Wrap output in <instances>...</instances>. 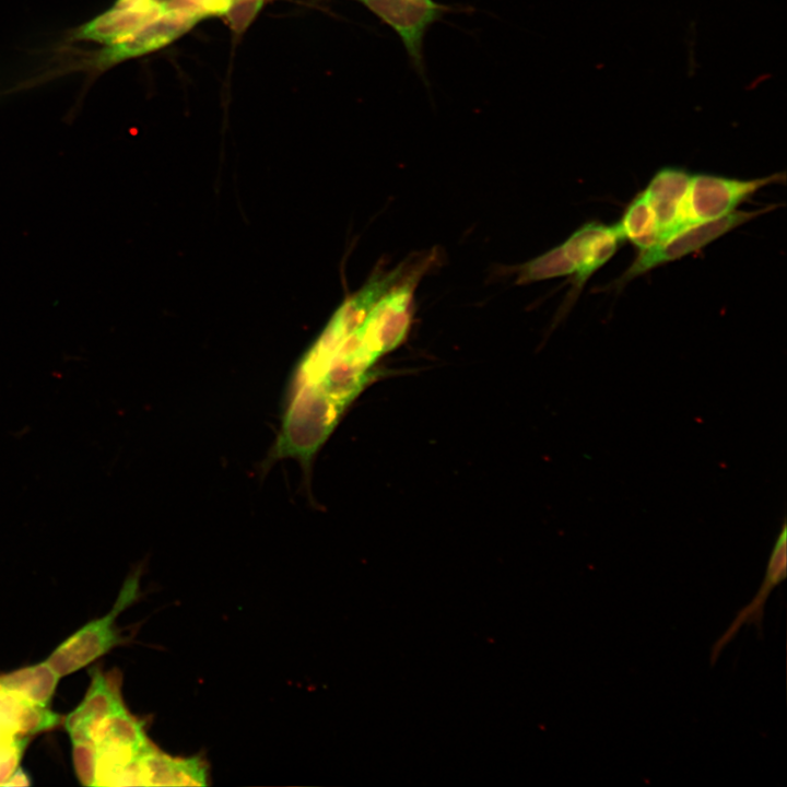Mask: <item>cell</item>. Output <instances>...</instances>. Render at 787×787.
<instances>
[{
  "label": "cell",
  "mask_w": 787,
  "mask_h": 787,
  "mask_svg": "<svg viewBox=\"0 0 787 787\" xmlns=\"http://www.w3.org/2000/svg\"><path fill=\"white\" fill-rule=\"evenodd\" d=\"M91 676L84 698L64 719L77 776L86 786L141 785V762L153 744L126 708L119 681L96 668Z\"/></svg>",
  "instance_id": "obj_1"
},
{
  "label": "cell",
  "mask_w": 787,
  "mask_h": 787,
  "mask_svg": "<svg viewBox=\"0 0 787 787\" xmlns=\"http://www.w3.org/2000/svg\"><path fill=\"white\" fill-rule=\"evenodd\" d=\"M60 723V716L0 676V785L20 767L30 738Z\"/></svg>",
  "instance_id": "obj_2"
},
{
  "label": "cell",
  "mask_w": 787,
  "mask_h": 787,
  "mask_svg": "<svg viewBox=\"0 0 787 787\" xmlns=\"http://www.w3.org/2000/svg\"><path fill=\"white\" fill-rule=\"evenodd\" d=\"M140 571H136L124 583L109 612L92 620L63 641L45 660L61 678L90 665L122 643L115 622L120 612L138 599Z\"/></svg>",
  "instance_id": "obj_3"
},
{
  "label": "cell",
  "mask_w": 787,
  "mask_h": 787,
  "mask_svg": "<svg viewBox=\"0 0 787 787\" xmlns=\"http://www.w3.org/2000/svg\"><path fill=\"white\" fill-rule=\"evenodd\" d=\"M773 174L754 179H737L698 174L691 176L682 204L677 233L688 226L719 219L749 199L761 188L784 179Z\"/></svg>",
  "instance_id": "obj_4"
},
{
  "label": "cell",
  "mask_w": 787,
  "mask_h": 787,
  "mask_svg": "<svg viewBox=\"0 0 787 787\" xmlns=\"http://www.w3.org/2000/svg\"><path fill=\"white\" fill-rule=\"evenodd\" d=\"M771 207L755 211H732L719 219L688 226L672 236L644 249L620 279L616 287L632 281L651 269L683 258L721 237L737 226L767 212Z\"/></svg>",
  "instance_id": "obj_5"
},
{
  "label": "cell",
  "mask_w": 787,
  "mask_h": 787,
  "mask_svg": "<svg viewBox=\"0 0 787 787\" xmlns=\"http://www.w3.org/2000/svg\"><path fill=\"white\" fill-rule=\"evenodd\" d=\"M361 2L396 32L412 67L425 80L424 36L450 8L434 0H362Z\"/></svg>",
  "instance_id": "obj_6"
},
{
  "label": "cell",
  "mask_w": 787,
  "mask_h": 787,
  "mask_svg": "<svg viewBox=\"0 0 787 787\" xmlns=\"http://www.w3.org/2000/svg\"><path fill=\"white\" fill-rule=\"evenodd\" d=\"M198 22L178 12L165 10L122 40L104 47L97 56L102 69L130 58L161 49L184 35Z\"/></svg>",
  "instance_id": "obj_7"
},
{
  "label": "cell",
  "mask_w": 787,
  "mask_h": 787,
  "mask_svg": "<svg viewBox=\"0 0 787 787\" xmlns=\"http://www.w3.org/2000/svg\"><path fill=\"white\" fill-rule=\"evenodd\" d=\"M622 240L616 224L589 222L563 243L575 267L569 299H576L588 279L614 255Z\"/></svg>",
  "instance_id": "obj_8"
},
{
  "label": "cell",
  "mask_w": 787,
  "mask_h": 787,
  "mask_svg": "<svg viewBox=\"0 0 787 787\" xmlns=\"http://www.w3.org/2000/svg\"><path fill=\"white\" fill-rule=\"evenodd\" d=\"M163 2L117 0L107 11L81 26L75 38L111 46L157 17L163 12Z\"/></svg>",
  "instance_id": "obj_9"
},
{
  "label": "cell",
  "mask_w": 787,
  "mask_h": 787,
  "mask_svg": "<svg viewBox=\"0 0 787 787\" xmlns=\"http://www.w3.org/2000/svg\"><path fill=\"white\" fill-rule=\"evenodd\" d=\"M787 575V524L784 519L780 531L775 540L764 578L753 599L735 616L728 629L715 642L710 651V665L717 661L724 650L743 625H754L759 631L763 629L764 607L775 587L780 585Z\"/></svg>",
  "instance_id": "obj_10"
},
{
  "label": "cell",
  "mask_w": 787,
  "mask_h": 787,
  "mask_svg": "<svg viewBox=\"0 0 787 787\" xmlns=\"http://www.w3.org/2000/svg\"><path fill=\"white\" fill-rule=\"evenodd\" d=\"M690 179L684 169L666 167L654 175L643 191L657 220L659 242L677 233Z\"/></svg>",
  "instance_id": "obj_11"
},
{
  "label": "cell",
  "mask_w": 787,
  "mask_h": 787,
  "mask_svg": "<svg viewBox=\"0 0 787 787\" xmlns=\"http://www.w3.org/2000/svg\"><path fill=\"white\" fill-rule=\"evenodd\" d=\"M143 786H205L208 768L200 757H172L154 745L141 763Z\"/></svg>",
  "instance_id": "obj_12"
},
{
  "label": "cell",
  "mask_w": 787,
  "mask_h": 787,
  "mask_svg": "<svg viewBox=\"0 0 787 787\" xmlns=\"http://www.w3.org/2000/svg\"><path fill=\"white\" fill-rule=\"evenodd\" d=\"M616 226L623 239H629L639 250L659 242L657 220L643 191L627 205Z\"/></svg>",
  "instance_id": "obj_13"
},
{
  "label": "cell",
  "mask_w": 787,
  "mask_h": 787,
  "mask_svg": "<svg viewBox=\"0 0 787 787\" xmlns=\"http://www.w3.org/2000/svg\"><path fill=\"white\" fill-rule=\"evenodd\" d=\"M574 263L563 244L525 263L518 274V283H529L573 274Z\"/></svg>",
  "instance_id": "obj_14"
},
{
  "label": "cell",
  "mask_w": 787,
  "mask_h": 787,
  "mask_svg": "<svg viewBox=\"0 0 787 787\" xmlns=\"http://www.w3.org/2000/svg\"><path fill=\"white\" fill-rule=\"evenodd\" d=\"M263 0H230L223 17L237 35L244 33L262 7Z\"/></svg>",
  "instance_id": "obj_15"
},
{
  "label": "cell",
  "mask_w": 787,
  "mask_h": 787,
  "mask_svg": "<svg viewBox=\"0 0 787 787\" xmlns=\"http://www.w3.org/2000/svg\"><path fill=\"white\" fill-rule=\"evenodd\" d=\"M359 1H362V0H359Z\"/></svg>",
  "instance_id": "obj_16"
}]
</instances>
